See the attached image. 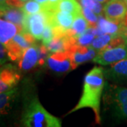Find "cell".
Listing matches in <instances>:
<instances>
[{"mask_svg": "<svg viewBox=\"0 0 127 127\" xmlns=\"http://www.w3.org/2000/svg\"><path fill=\"white\" fill-rule=\"evenodd\" d=\"M21 30L16 24L0 18V42L6 45Z\"/></svg>", "mask_w": 127, "mask_h": 127, "instance_id": "16", "label": "cell"}, {"mask_svg": "<svg viewBox=\"0 0 127 127\" xmlns=\"http://www.w3.org/2000/svg\"><path fill=\"white\" fill-rule=\"evenodd\" d=\"M57 11L76 16L82 14V6L76 0H59L57 5Z\"/></svg>", "mask_w": 127, "mask_h": 127, "instance_id": "18", "label": "cell"}, {"mask_svg": "<svg viewBox=\"0 0 127 127\" xmlns=\"http://www.w3.org/2000/svg\"><path fill=\"white\" fill-rule=\"evenodd\" d=\"M104 76L107 81L117 85L127 86V59L110 65L108 68H103Z\"/></svg>", "mask_w": 127, "mask_h": 127, "instance_id": "8", "label": "cell"}, {"mask_svg": "<svg viewBox=\"0 0 127 127\" xmlns=\"http://www.w3.org/2000/svg\"><path fill=\"white\" fill-rule=\"evenodd\" d=\"M82 6H85L92 10L98 16L102 15L104 12V6L97 0H79Z\"/></svg>", "mask_w": 127, "mask_h": 127, "instance_id": "19", "label": "cell"}, {"mask_svg": "<svg viewBox=\"0 0 127 127\" xmlns=\"http://www.w3.org/2000/svg\"><path fill=\"white\" fill-rule=\"evenodd\" d=\"M21 9L26 15L36 14L43 11L42 6L37 2L35 0H29L26 1Z\"/></svg>", "mask_w": 127, "mask_h": 127, "instance_id": "20", "label": "cell"}, {"mask_svg": "<svg viewBox=\"0 0 127 127\" xmlns=\"http://www.w3.org/2000/svg\"><path fill=\"white\" fill-rule=\"evenodd\" d=\"M127 13V6L124 0H109L104 6L106 18L115 21H122Z\"/></svg>", "mask_w": 127, "mask_h": 127, "instance_id": "10", "label": "cell"}, {"mask_svg": "<svg viewBox=\"0 0 127 127\" xmlns=\"http://www.w3.org/2000/svg\"><path fill=\"white\" fill-rule=\"evenodd\" d=\"M82 14L90 25V27H96L98 21L97 15L90 9L82 6Z\"/></svg>", "mask_w": 127, "mask_h": 127, "instance_id": "21", "label": "cell"}, {"mask_svg": "<svg viewBox=\"0 0 127 127\" xmlns=\"http://www.w3.org/2000/svg\"><path fill=\"white\" fill-rule=\"evenodd\" d=\"M72 45V38L66 32H62L55 34L53 39L45 46L52 53L67 51Z\"/></svg>", "mask_w": 127, "mask_h": 127, "instance_id": "13", "label": "cell"}, {"mask_svg": "<svg viewBox=\"0 0 127 127\" xmlns=\"http://www.w3.org/2000/svg\"><path fill=\"white\" fill-rule=\"evenodd\" d=\"M50 52L45 45H38V66H43L46 64V60Z\"/></svg>", "mask_w": 127, "mask_h": 127, "instance_id": "23", "label": "cell"}, {"mask_svg": "<svg viewBox=\"0 0 127 127\" xmlns=\"http://www.w3.org/2000/svg\"><path fill=\"white\" fill-rule=\"evenodd\" d=\"M21 76L20 69L8 63L0 66V93L11 91L16 88Z\"/></svg>", "mask_w": 127, "mask_h": 127, "instance_id": "6", "label": "cell"}, {"mask_svg": "<svg viewBox=\"0 0 127 127\" xmlns=\"http://www.w3.org/2000/svg\"><path fill=\"white\" fill-rule=\"evenodd\" d=\"M68 52L71 55L74 69L81 64L93 60L98 53V52L93 49L91 46L76 45L71 46L68 50Z\"/></svg>", "mask_w": 127, "mask_h": 127, "instance_id": "9", "label": "cell"}, {"mask_svg": "<svg viewBox=\"0 0 127 127\" xmlns=\"http://www.w3.org/2000/svg\"><path fill=\"white\" fill-rule=\"evenodd\" d=\"M18 96V89L17 88L0 93V117L10 112Z\"/></svg>", "mask_w": 127, "mask_h": 127, "instance_id": "14", "label": "cell"}, {"mask_svg": "<svg viewBox=\"0 0 127 127\" xmlns=\"http://www.w3.org/2000/svg\"><path fill=\"white\" fill-rule=\"evenodd\" d=\"M6 1V0H0V7L4 6Z\"/></svg>", "mask_w": 127, "mask_h": 127, "instance_id": "28", "label": "cell"}, {"mask_svg": "<svg viewBox=\"0 0 127 127\" xmlns=\"http://www.w3.org/2000/svg\"><path fill=\"white\" fill-rule=\"evenodd\" d=\"M97 26L103 33L114 35H121L122 23V21H115L100 15L98 17Z\"/></svg>", "mask_w": 127, "mask_h": 127, "instance_id": "15", "label": "cell"}, {"mask_svg": "<svg viewBox=\"0 0 127 127\" xmlns=\"http://www.w3.org/2000/svg\"><path fill=\"white\" fill-rule=\"evenodd\" d=\"M3 18L9 22L16 24L23 31V23L25 14L21 8L9 6L5 4L0 7V18Z\"/></svg>", "mask_w": 127, "mask_h": 127, "instance_id": "12", "label": "cell"}, {"mask_svg": "<svg viewBox=\"0 0 127 127\" xmlns=\"http://www.w3.org/2000/svg\"><path fill=\"white\" fill-rule=\"evenodd\" d=\"M104 70L102 67L95 66L88 73L84 79L81 97L66 115L83 108H90L95 113V122L100 124V102L104 91Z\"/></svg>", "mask_w": 127, "mask_h": 127, "instance_id": "1", "label": "cell"}, {"mask_svg": "<svg viewBox=\"0 0 127 127\" xmlns=\"http://www.w3.org/2000/svg\"><path fill=\"white\" fill-rule=\"evenodd\" d=\"M25 2L21 0H6L5 4L9 6L12 7H17V8H22Z\"/></svg>", "mask_w": 127, "mask_h": 127, "instance_id": "25", "label": "cell"}, {"mask_svg": "<svg viewBox=\"0 0 127 127\" xmlns=\"http://www.w3.org/2000/svg\"><path fill=\"white\" fill-rule=\"evenodd\" d=\"M9 60L7 49L5 45L0 42V66L4 64Z\"/></svg>", "mask_w": 127, "mask_h": 127, "instance_id": "24", "label": "cell"}, {"mask_svg": "<svg viewBox=\"0 0 127 127\" xmlns=\"http://www.w3.org/2000/svg\"><path fill=\"white\" fill-rule=\"evenodd\" d=\"M17 62L21 71H28L35 67L38 64V45L35 44L27 48Z\"/></svg>", "mask_w": 127, "mask_h": 127, "instance_id": "11", "label": "cell"}, {"mask_svg": "<svg viewBox=\"0 0 127 127\" xmlns=\"http://www.w3.org/2000/svg\"><path fill=\"white\" fill-rule=\"evenodd\" d=\"M124 1L125 4H127V0H124Z\"/></svg>", "mask_w": 127, "mask_h": 127, "instance_id": "31", "label": "cell"}, {"mask_svg": "<svg viewBox=\"0 0 127 127\" xmlns=\"http://www.w3.org/2000/svg\"><path fill=\"white\" fill-rule=\"evenodd\" d=\"M97 1L100 2V3H102V4H103V3H105V2H107L109 0H97Z\"/></svg>", "mask_w": 127, "mask_h": 127, "instance_id": "29", "label": "cell"}, {"mask_svg": "<svg viewBox=\"0 0 127 127\" xmlns=\"http://www.w3.org/2000/svg\"><path fill=\"white\" fill-rule=\"evenodd\" d=\"M54 36H55L54 27L52 26V25L51 23H49L46 26L44 32L42 33V44L45 45H47L53 39Z\"/></svg>", "mask_w": 127, "mask_h": 127, "instance_id": "22", "label": "cell"}, {"mask_svg": "<svg viewBox=\"0 0 127 127\" xmlns=\"http://www.w3.org/2000/svg\"><path fill=\"white\" fill-rule=\"evenodd\" d=\"M47 66L50 70L57 73H66L74 69L71 55L68 52H51L46 60Z\"/></svg>", "mask_w": 127, "mask_h": 127, "instance_id": "7", "label": "cell"}, {"mask_svg": "<svg viewBox=\"0 0 127 127\" xmlns=\"http://www.w3.org/2000/svg\"><path fill=\"white\" fill-rule=\"evenodd\" d=\"M102 101L105 114L117 122L127 121V87L105 81Z\"/></svg>", "mask_w": 127, "mask_h": 127, "instance_id": "2", "label": "cell"}, {"mask_svg": "<svg viewBox=\"0 0 127 127\" xmlns=\"http://www.w3.org/2000/svg\"><path fill=\"white\" fill-rule=\"evenodd\" d=\"M122 29L121 32V36L124 38L125 43L127 45V13L124 19L122 21Z\"/></svg>", "mask_w": 127, "mask_h": 127, "instance_id": "26", "label": "cell"}, {"mask_svg": "<svg viewBox=\"0 0 127 127\" xmlns=\"http://www.w3.org/2000/svg\"><path fill=\"white\" fill-rule=\"evenodd\" d=\"M21 1H22L23 2H26V1H29V0H21Z\"/></svg>", "mask_w": 127, "mask_h": 127, "instance_id": "30", "label": "cell"}, {"mask_svg": "<svg viewBox=\"0 0 127 127\" xmlns=\"http://www.w3.org/2000/svg\"><path fill=\"white\" fill-rule=\"evenodd\" d=\"M59 0H49L50 4L52 5V6L53 7V9L55 10H57V5L58 4Z\"/></svg>", "mask_w": 127, "mask_h": 127, "instance_id": "27", "label": "cell"}, {"mask_svg": "<svg viewBox=\"0 0 127 127\" xmlns=\"http://www.w3.org/2000/svg\"><path fill=\"white\" fill-rule=\"evenodd\" d=\"M50 23L49 11H42L36 14L26 15L23 23V31L31 33L36 40H42L46 26Z\"/></svg>", "mask_w": 127, "mask_h": 127, "instance_id": "4", "label": "cell"}, {"mask_svg": "<svg viewBox=\"0 0 127 127\" xmlns=\"http://www.w3.org/2000/svg\"><path fill=\"white\" fill-rule=\"evenodd\" d=\"M124 59H127V44H123L101 50L98 52L97 56L93 61L95 63L100 65L107 66Z\"/></svg>", "mask_w": 127, "mask_h": 127, "instance_id": "5", "label": "cell"}, {"mask_svg": "<svg viewBox=\"0 0 127 127\" xmlns=\"http://www.w3.org/2000/svg\"><path fill=\"white\" fill-rule=\"evenodd\" d=\"M21 126L25 127H61L62 122L51 114L42 105L37 97L25 104L21 119Z\"/></svg>", "mask_w": 127, "mask_h": 127, "instance_id": "3", "label": "cell"}, {"mask_svg": "<svg viewBox=\"0 0 127 127\" xmlns=\"http://www.w3.org/2000/svg\"><path fill=\"white\" fill-rule=\"evenodd\" d=\"M89 27L90 25L88 21L83 16V14H80L75 16L71 27L66 32V33L71 38H75L79 36Z\"/></svg>", "mask_w": 127, "mask_h": 127, "instance_id": "17", "label": "cell"}]
</instances>
